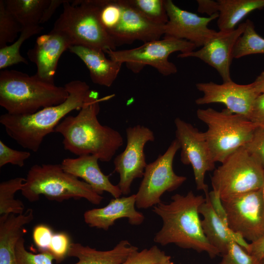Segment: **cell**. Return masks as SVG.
<instances>
[{
	"label": "cell",
	"instance_id": "cell-36",
	"mask_svg": "<svg viewBox=\"0 0 264 264\" xmlns=\"http://www.w3.org/2000/svg\"><path fill=\"white\" fill-rule=\"evenodd\" d=\"M71 243L68 236L60 232L53 234L49 251L57 263H60L67 256Z\"/></svg>",
	"mask_w": 264,
	"mask_h": 264
},
{
	"label": "cell",
	"instance_id": "cell-28",
	"mask_svg": "<svg viewBox=\"0 0 264 264\" xmlns=\"http://www.w3.org/2000/svg\"><path fill=\"white\" fill-rule=\"evenodd\" d=\"M245 22L244 30L233 49V58L239 59L251 54H264V38L257 33L252 21L248 19Z\"/></svg>",
	"mask_w": 264,
	"mask_h": 264
},
{
	"label": "cell",
	"instance_id": "cell-4",
	"mask_svg": "<svg viewBox=\"0 0 264 264\" xmlns=\"http://www.w3.org/2000/svg\"><path fill=\"white\" fill-rule=\"evenodd\" d=\"M68 95L65 87L44 81L36 74L15 70L0 72V105L10 114H32L63 103Z\"/></svg>",
	"mask_w": 264,
	"mask_h": 264
},
{
	"label": "cell",
	"instance_id": "cell-25",
	"mask_svg": "<svg viewBox=\"0 0 264 264\" xmlns=\"http://www.w3.org/2000/svg\"><path fill=\"white\" fill-rule=\"evenodd\" d=\"M217 25L220 31H228L251 12L264 8V0H219Z\"/></svg>",
	"mask_w": 264,
	"mask_h": 264
},
{
	"label": "cell",
	"instance_id": "cell-6",
	"mask_svg": "<svg viewBox=\"0 0 264 264\" xmlns=\"http://www.w3.org/2000/svg\"><path fill=\"white\" fill-rule=\"evenodd\" d=\"M63 6V12L52 29L66 36L72 45H83L104 52L116 50L115 43L101 22L98 0H66Z\"/></svg>",
	"mask_w": 264,
	"mask_h": 264
},
{
	"label": "cell",
	"instance_id": "cell-21",
	"mask_svg": "<svg viewBox=\"0 0 264 264\" xmlns=\"http://www.w3.org/2000/svg\"><path fill=\"white\" fill-rule=\"evenodd\" d=\"M204 193L205 201L199 207L198 212L203 217L201 220V226L209 242L222 255L226 252L232 241L236 242L247 251L249 243L240 234L233 231L223 223L212 207L208 190Z\"/></svg>",
	"mask_w": 264,
	"mask_h": 264
},
{
	"label": "cell",
	"instance_id": "cell-38",
	"mask_svg": "<svg viewBox=\"0 0 264 264\" xmlns=\"http://www.w3.org/2000/svg\"><path fill=\"white\" fill-rule=\"evenodd\" d=\"M54 233L48 226L45 224L36 225L33 230V239L37 247L41 252H48Z\"/></svg>",
	"mask_w": 264,
	"mask_h": 264
},
{
	"label": "cell",
	"instance_id": "cell-39",
	"mask_svg": "<svg viewBox=\"0 0 264 264\" xmlns=\"http://www.w3.org/2000/svg\"><path fill=\"white\" fill-rule=\"evenodd\" d=\"M248 119L256 128L264 129V94L255 99Z\"/></svg>",
	"mask_w": 264,
	"mask_h": 264
},
{
	"label": "cell",
	"instance_id": "cell-26",
	"mask_svg": "<svg viewBox=\"0 0 264 264\" xmlns=\"http://www.w3.org/2000/svg\"><path fill=\"white\" fill-rule=\"evenodd\" d=\"M50 0H3L7 11L22 27L39 25Z\"/></svg>",
	"mask_w": 264,
	"mask_h": 264
},
{
	"label": "cell",
	"instance_id": "cell-13",
	"mask_svg": "<svg viewBox=\"0 0 264 264\" xmlns=\"http://www.w3.org/2000/svg\"><path fill=\"white\" fill-rule=\"evenodd\" d=\"M176 139L181 149L180 159L185 165H191L197 189L208 190L205 183L207 172L215 168V163L204 133L179 118L175 119Z\"/></svg>",
	"mask_w": 264,
	"mask_h": 264
},
{
	"label": "cell",
	"instance_id": "cell-35",
	"mask_svg": "<svg viewBox=\"0 0 264 264\" xmlns=\"http://www.w3.org/2000/svg\"><path fill=\"white\" fill-rule=\"evenodd\" d=\"M30 155V152L13 149L5 144L2 140H0V168L7 164H11L22 167L24 165V161Z\"/></svg>",
	"mask_w": 264,
	"mask_h": 264
},
{
	"label": "cell",
	"instance_id": "cell-31",
	"mask_svg": "<svg viewBox=\"0 0 264 264\" xmlns=\"http://www.w3.org/2000/svg\"><path fill=\"white\" fill-rule=\"evenodd\" d=\"M22 27L6 9L3 0H0V48L13 42Z\"/></svg>",
	"mask_w": 264,
	"mask_h": 264
},
{
	"label": "cell",
	"instance_id": "cell-43",
	"mask_svg": "<svg viewBox=\"0 0 264 264\" xmlns=\"http://www.w3.org/2000/svg\"><path fill=\"white\" fill-rule=\"evenodd\" d=\"M66 0H50L49 3L44 11L40 21V24L47 22L53 15L57 9L63 4Z\"/></svg>",
	"mask_w": 264,
	"mask_h": 264
},
{
	"label": "cell",
	"instance_id": "cell-5",
	"mask_svg": "<svg viewBox=\"0 0 264 264\" xmlns=\"http://www.w3.org/2000/svg\"><path fill=\"white\" fill-rule=\"evenodd\" d=\"M25 179L21 191L30 202L39 200L40 195L58 202L85 198L95 205L103 199L88 184L64 171L61 164L34 165Z\"/></svg>",
	"mask_w": 264,
	"mask_h": 264
},
{
	"label": "cell",
	"instance_id": "cell-8",
	"mask_svg": "<svg viewBox=\"0 0 264 264\" xmlns=\"http://www.w3.org/2000/svg\"><path fill=\"white\" fill-rule=\"evenodd\" d=\"M264 168L242 147L227 157L214 171L213 190L221 200L262 189Z\"/></svg>",
	"mask_w": 264,
	"mask_h": 264
},
{
	"label": "cell",
	"instance_id": "cell-29",
	"mask_svg": "<svg viewBox=\"0 0 264 264\" xmlns=\"http://www.w3.org/2000/svg\"><path fill=\"white\" fill-rule=\"evenodd\" d=\"M43 30L40 25L22 27L18 39L13 44L0 48V69L21 63L27 64V61L20 54L21 46L25 40Z\"/></svg>",
	"mask_w": 264,
	"mask_h": 264
},
{
	"label": "cell",
	"instance_id": "cell-37",
	"mask_svg": "<svg viewBox=\"0 0 264 264\" xmlns=\"http://www.w3.org/2000/svg\"><path fill=\"white\" fill-rule=\"evenodd\" d=\"M243 147L264 168V129L256 128Z\"/></svg>",
	"mask_w": 264,
	"mask_h": 264
},
{
	"label": "cell",
	"instance_id": "cell-18",
	"mask_svg": "<svg viewBox=\"0 0 264 264\" xmlns=\"http://www.w3.org/2000/svg\"><path fill=\"white\" fill-rule=\"evenodd\" d=\"M71 46L72 44L66 36L53 29L38 37L34 47L27 52L29 59L36 66L35 74L44 81L54 84L59 58Z\"/></svg>",
	"mask_w": 264,
	"mask_h": 264
},
{
	"label": "cell",
	"instance_id": "cell-3",
	"mask_svg": "<svg viewBox=\"0 0 264 264\" xmlns=\"http://www.w3.org/2000/svg\"><path fill=\"white\" fill-rule=\"evenodd\" d=\"M64 87L68 95L63 103L42 109L30 114L0 116V123L11 138L24 149L37 152L44 139L54 132L58 124L74 110H80L91 90L84 81L73 80Z\"/></svg>",
	"mask_w": 264,
	"mask_h": 264
},
{
	"label": "cell",
	"instance_id": "cell-27",
	"mask_svg": "<svg viewBox=\"0 0 264 264\" xmlns=\"http://www.w3.org/2000/svg\"><path fill=\"white\" fill-rule=\"evenodd\" d=\"M23 177H16L0 183V215L23 213V202L15 198L16 193L21 190L25 181Z\"/></svg>",
	"mask_w": 264,
	"mask_h": 264
},
{
	"label": "cell",
	"instance_id": "cell-16",
	"mask_svg": "<svg viewBox=\"0 0 264 264\" xmlns=\"http://www.w3.org/2000/svg\"><path fill=\"white\" fill-rule=\"evenodd\" d=\"M245 26L246 22H244L233 30L217 31L212 38L199 50L180 53L177 57L198 58L214 68L221 77L223 82L232 81L230 67L233 59V51Z\"/></svg>",
	"mask_w": 264,
	"mask_h": 264
},
{
	"label": "cell",
	"instance_id": "cell-23",
	"mask_svg": "<svg viewBox=\"0 0 264 264\" xmlns=\"http://www.w3.org/2000/svg\"><path fill=\"white\" fill-rule=\"evenodd\" d=\"M34 219L33 210L22 214H3L0 217V264H18L16 246L23 237V226Z\"/></svg>",
	"mask_w": 264,
	"mask_h": 264
},
{
	"label": "cell",
	"instance_id": "cell-47",
	"mask_svg": "<svg viewBox=\"0 0 264 264\" xmlns=\"http://www.w3.org/2000/svg\"><path fill=\"white\" fill-rule=\"evenodd\" d=\"M261 264H264V258L261 261Z\"/></svg>",
	"mask_w": 264,
	"mask_h": 264
},
{
	"label": "cell",
	"instance_id": "cell-17",
	"mask_svg": "<svg viewBox=\"0 0 264 264\" xmlns=\"http://www.w3.org/2000/svg\"><path fill=\"white\" fill-rule=\"evenodd\" d=\"M121 14L109 33L116 45L132 43L136 40L147 43L159 40L164 35V25L154 24L131 7L126 0H119Z\"/></svg>",
	"mask_w": 264,
	"mask_h": 264
},
{
	"label": "cell",
	"instance_id": "cell-33",
	"mask_svg": "<svg viewBox=\"0 0 264 264\" xmlns=\"http://www.w3.org/2000/svg\"><path fill=\"white\" fill-rule=\"evenodd\" d=\"M16 256L18 264H53L54 258L49 252L34 254L28 251L24 246L22 237L16 246Z\"/></svg>",
	"mask_w": 264,
	"mask_h": 264
},
{
	"label": "cell",
	"instance_id": "cell-14",
	"mask_svg": "<svg viewBox=\"0 0 264 264\" xmlns=\"http://www.w3.org/2000/svg\"><path fill=\"white\" fill-rule=\"evenodd\" d=\"M196 86L203 93L202 97L195 100L197 105L221 103L231 112L248 119L254 101L260 95L252 83L241 85L232 80L221 84L213 82L199 83Z\"/></svg>",
	"mask_w": 264,
	"mask_h": 264
},
{
	"label": "cell",
	"instance_id": "cell-46",
	"mask_svg": "<svg viewBox=\"0 0 264 264\" xmlns=\"http://www.w3.org/2000/svg\"><path fill=\"white\" fill-rule=\"evenodd\" d=\"M262 191L263 198L264 203V184H263V187L262 188Z\"/></svg>",
	"mask_w": 264,
	"mask_h": 264
},
{
	"label": "cell",
	"instance_id": "cell-2",
	"mask_svg": "<svg viewBox=\"0 0 264 264\" xmlns=\"http://www.w3.org/2000/svg\"><path fill=\"white\" fill-rule=\"evenodd\" d=\"M168 203L160 202L153 211L162 220V226L154 238L161 245L173 243L182 248L205 252L211 258L220 254L205 236L198 209L205 201L201 195L190 191L186 195L176 194Z\"/></svg>",
	"mask_w": 264,
	"mask_h": 264
},
{
	"label": "cell",
	"instance_id": "cell-12",
	"mask_svg": "<svg viewBox=\"0 0 264 264\" xmlns=\"http://www.w3.org/2000/svg\"><path fill=\"white\" fill-rule=\"evenodd\" d=\"M126 133V148L113 161L114 171L119 175L117 186L124 195L130 194L135 179L143 177L147 165L144 147L148 142L155 140L153 132L140 125L127 128Z\"/></svg>",
	"mask_w": 264,
	"mask_h": 264
},
{
	"label": "cell",
	"instance_id": "cell-44",
	"mask_svg": "<svg viewBox=\"0 0 264 264\" xmlns=\"http://www.w3.org/2000/svg\"><path fill=\"white\" fill-rule=\"evenodd\" d=\"M252 83L259 94H264V70L257 76Z\"/></svg>",
	"mask_w": 264,
	"mask_h": 264
},
{
	"label": "cell",
	"instance_id": "cell-40",
	"mask_svg": "<svg viewBox=\"0 0 264 264\" xmlns=\"http://www.w3.org/2000/svg\"><path fill=\"white\" fill-rule=\"evenodd\" d=\"M209 197L211 205L215 212L222 220L223 223L228 226L226 214L220 195L212 190L209 192Z\"/></svg>",
	"mask_w": 264,
	"mask_h": 264
},
{
	"label": "cell",
	"instance_id": "cell-22",
	"mask_svg": "<svg viewBox=\"0 0 264 264\" xmlns=\"http://www.w3.org/2000/svg\"><path fill=\"white\" fill-rule=\"evenodd\" d=\"M69 50L84 62L94 84L107 87L112 85L121 69V63L108 59L104 51L94 48L74 45Z\"/></svg>",
	"mask_w": 264,
	"mask_h": 264
},
{
	"label": "cell",
	"instance_id": "cell-9",
	"mask_svg": "<svg viewBox=\"0 0 264 264\" xmlns=\"http://www.w3.org/2000/svg\"><path fill=\"white\" fill-rule=\"evenodd\" d=\"M196 48L195 45L185 40L164 36L162 40L144 43L134 48L110 49L104 52L111 60L126 63L127 67L134 73L139 72L145 66L149 65L167 76L177 71L176 66L169 61L170 54L177 51L187 53L194 51Z\"/></svg>",
	"mask_w": 264,
	"mask_h": 264
},
{
	"label": "cell",
	"instance_id": "cell-24",
	"mask_svg": "<svg viewBox=\"0 0 264 264\" xmlns=\"http://www.w3.org/2000/svg\"><path fill=\"white\" fill-rule=\"evenodd\" d=\"M138 249L127 240H122L112 249L106 251L71 242L67 256L78 259L74 264H121L131 253Z\"/></svg>",
	"mask_w": 264,
	"mask_h": 264
},
{
	"label": "cell",
	"instance_id": "cell-41",
	"mask_svg": "<svg viewBox=\"0 0 264 264\" xmlns=\"http://www.w3.org/2000/svg\"><path fill=\"white\" fill-rule=\"evenodd\" d=\"M198 12L205 13L209 17L219 13V3L218 1L213 0H197Z\"/></svg>",
	"mask_w": 264,
	"mask_h": 264
},
{
	"label": "cell",
	"instance_id": "cell-45",
	"mask_svg": "<svg viewBox=\"0 0 264 264\" xmlns=\"http://www.w3.org/2000/svg\"><path fill=\"white\" fill-rule=\"evenodd\" d=\"M154 264H174V263L171 260H170L167 261L156 263Z\"/></svg>",
	"mask_w": 264,
	"mask_h": 264
},
{
	"label": "cell",
	"instance_id": "cell-32",
	"mask_svg": "<svg viewBox=\"0 0 264 264\" xmlns=\"http://www.w3.org/2000/svg\"><path fill=\"white\" fill-rule=\"evenodd\" d=\"M171 259V256L166 255L157 246L154 245L149 249L132 252L121 264H154Z\"/></svg>",
	"mask_w": 264,
	"mask_h": 264
},
{
	"label": "cell",
	"instance_id": "cell-1",
	"mask_svg": "<svg viewBox=\"0 0 264 264\" xmlns=\"http://www.w3.org/2000/svg\"><path fill=\"white\" fill-rule=\"evenodd\" d=\"M98 96L97 91L91 90L78 114L65 117L54 132L63 136L66 150L78 156L90 154L101 161L109 162L122 146L123 139L117 131L99 122L100 103L112 95L101 98Z\"/></svg>",
	"mask_w": 264,
	"mask_h": 264
},
{
	"label": "cell",
	"instance_id": "cell-11",
	"mask_svg": "<svg viewBox=\"0 0 264 264\" xmlns=\"http://www.w3.org/2000/svg\"><path fill=\"white\" fill-rule=\"evenodd\" d=\"M229 227L251 242L264 235L262 189L221 200Z\"/></svg>",
	"mask_w": 264,
	"mask_h": 264
},
{
	"label": "cell",
	"instance_id": "cell-15",
	"mask_svg": "<svg viewBox=\"0 0 264 264\" xmlns=\"http://www.w3.org/2000/svg\"><path fill=\"white\" fill-rule=\"evenodd\" d=\"M164 4L169 19L164 25L165 36L185 40L198 47L204 45L216 33L208 26L218 19L219 13L201 17L181 9L172 0H164Z\"/></svg>",
	"mask_w": 264,
	"mask_h": 264
},
{
	"label": "cell",
	"instance_id": "cell-30",
	"mask_svg": "<svg viewBox=\"0 0 264 264\" xmlns=\"http://www.w3.org/2000/svg\"><path fill=\"white\" fill-rule=\"evenodd\" d=\"M128 3L151 22L164 25L168 22L164 0H126Z\"/></svg>",
	"mask_w": 264,
	"mask_h": 264
},
{
	"label": "cell",
	"instance_id": "cell-7",
	"mask_svg": "<svg viewBox=\"0 0 264 264\" xmlns=\"http://www.w3.org/2000/svg\"><path fill=\"white\" fill-rule=\"evenodd\" d=\"M198 118L207 126L204 132L215 162H223L230 154L250 140L256 127L246 117L227 109H199Z\"/></svg>",
	"mask_w": 264,
	"mask_h": 264
},
{
	"label": "cell",
	"instance_id": "cell-19",
	"mask_svg": "<svg viewBox=\"0 0 264 264\" xmlns=\"http://www.w3.org/2000/svg\"><path fill=\"white\" fill-rule=\"evenodd\" d=\"M135 194L114 198L103 207L85 212L84 220L90 227L106 231L112 226L116 220L123 218L128 219L129 222L132 225H140L144 221L145 217L135 209Z\"/></svg>",
	"mask_w": 264,
	"mask_h": 264
},
{
	"label": "cell",
	"instance_id": "cell-20",
	"mask_svg": "<svg viewBox=\"0 0 264 264\" xmlns=\"http://www.w3.org/2000/svg\"><path fill=\"white\" fill-rule=\"evenodd\" d=\"M98 158L93 155H83L76 158H66L61 165L64 171L83 179L92 189L102 195L104 192L110 193L114 198L122 194L118 186L110 180L109 176L101 170Z\"/></svg>",
	"mask_w": 264,
	"mask_h": 264
},
{
	"label": "cell",
	"instance_id": "cell-42",
	"mask_svg": "<svg viewBox=\"0 0 264 264\" xmlns=\"http://www.w3.org/2000/svg\"><path fill=\"white\" fill-rule=\"evenodd\" d=\"M247 252L261 262L264 258V235L256 241L249 243Z\"/></svg>",
	"mask_w": 264,
	"mask_h": 264
},
{
	"label": "cell",
	"instance_id": "cell-10",
	"mask_svg": "<svg viewBox=\"0 0 264 264\" xmlns=\"http://www.w3.org/2000/svg\"><path fill=\"white\" fill-rule=\"evenodd\" d=\"M179 149L175 139L163 154L147 164L135 194V205L138 208L147 209L157 205L161 202V197L165 192L173 191L186 181L187 178L176 175L173 168L174 157Z\"/></svg>",
	"mask_w": 264,
	"mask_h": 264
},
{
	"label": "cell",
	"instance_id": "cell-34",
	"mask_svg": "<svg viewBox=\"0 0 264 264\" xmlns=\"http://www.w3.org/2000/svg\"><path fill=\"white\" fill-rule=\"evenodd\" d=\"M222 255L219 264H261V262L234 241L229 243L226 252Z\"/></svg>",
	"mask_w": 264,
	"mask_h": 264
}]
</instances>
